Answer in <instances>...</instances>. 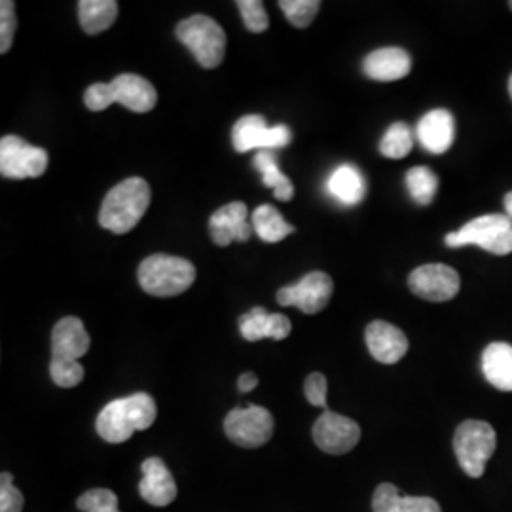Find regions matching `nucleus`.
<instances>
[{
    "label": "nucleus",
    "instance_id": "nucleus-37",
    "mask_svg": "<svg viewBox=\"0 0 512 512\" xmlns=\"http://www.w3.org/2000/svg\"><path fill=\"white\" fill-rule=\"evenodd\" d=\"M256 385H258V378H256V374H253V372H245V374L239 376L238 389L241 393L253 391Z\"/></svg>",
    "mask_w": 512,
    "mask_h": 512
},
{
    "label": "nucleus",
    "instance_id": "nucleus-28",
    "mask_svg": "<svg viewBox=\"0 0 512 512\" xmlns=\"http://www.w3.org/2000/svg\"><path fill=\"white\" fill-rule=\"evenodd\" d=\"M412 147H414V135H412V129L408 128L404 122L389 126L380 141V152L389 160H403L404 156L410 154Z\"/></svg>",
    "mask_w": 512,
    "mask_h": 512
},
{
    "label": "nucleus",
    "instance_id": "nucleus-15",
    "mask_svg": "<svg viewBox=\"0 0 512 512\" xmlns=\"http://www.w3.org/2000/svg\"><path fill=\"white\" fill-rule=\"evenodd\" d=\"M143 480L139 484L141 497L154 507H167L177 499V482L160 458H148L141 465Z\"/></svg>",
    "mask_w": 512,
    "mask_h": 512
},
{
    "label": "nucleus",
    "instance_id": "nucleus-2",
    "mask_svg": "<svg viewBox=\"0 0 512 512\" xmlns=\"http://www.w3.org/2000/svg\"><path fill=\"white\" fill-rule=\"evenodd\" d=\"M150 198V184L141 177H129L114 186L103 200L99 224L112 234H128L145 217Z\"/></svg>",
    "mask_w": 512,
    "mask_h": 512
},
{
    "label": "nucleus",
    "instance_id": "nucleus-24",
    "mask_svg": "<svg viewBox=\"0 0 512 512\" xmlns=\"http://www.w3.org/2000/svg\"><path fill=\"white\" fill-rule=\"evenodd\" d=\"M78 18L80 27L88 35H99L110 29L118 18V2L116 0H82L78 2Z\"/></svg>",
    "mask_w": 512,
    "mask_h": 512
},
{
    "label": "nucleus",
    "instance_id": "nucleus-35",
    "mask_svg": "<svg viewBox=\"0 0 512 512\" xmlns=\"http://www.w3.org/2000/svg\"><path fill=\"white\" fill-rule=\"evenodd\" d=\"M327 378L321 374V372H311L310 376L306 378V384H304V393H306V399L308 403L313 406H319L323 410H329V404H327Z\"/></svg>",
    "mask_w": 512,
    "mask_h": 512
},
{
    "label": "nucleus",
    "instance_id": "nucleus-8",
    "mask_svg": "<svg viewBox=\"0 0 512 512\" xmlns=\"http://www.w3.org/2000/svg\"><path fill=\"white\" fill-rule=\"evenodd\" d=\"M48 169V152L16 135L0 141V173L6 179H38Z\"/></svg>",
    "mask_w": 512,
    "mask_h": 512
},
{
    "label": "nucleus",
    "instance_id": "nucleus-4",
    "mask_svg": "<svg viewBox=\"0 0 512 512\" xmlns=\"http://www.w3.org/2000/svg\"><path fill=\"white\" fill-rule=\"evenodd\" d=\"M497 448L495 429L480 420L463 421L454 435V452L461 471L471 478H480L486 471V463Z\"/></svg>",
    "mask_w": 512,
    "mask_h": 512
},
{
    "label": "nucleus",
    "instance_id": "nucleus-30",
    "mask_svg": "<svg viewBox=\"0 0 512 512\" xmlns=\"http://www.w3.org/2000/svg\"><path fill=\"white\" fill-rule=\"evenodd\" d=\"M76 507L82 512H120L118 511V495L105 488H95L80 495Z\"/></svg>",
    "mask_w": 512,
    "mask_h": 512
},
{
    "label": "nucleus",
    "instance_id": "nucleus-3",
    "mask_svg": "<svg viewBox=\"0 0 512 512\" xmlns=\"http://www.w3.org/2000/svg\"><path fill=\"white\" fill-rule=\"evenodd\" d=\"M196 281V268L181 256L152 255L139 266V285L145 293L171 298L186 293Z\"/></svg>",
    "mask_w": 512,
    "mask_h": 512
},
{
    "label": "nucleus",
    "instance_id": "nucleus-27",
    "mask_svg": "<svg viewBox=\"0 0 512 512\" xmlns=\"http://www.w3.org/2000/svg\"><path fill=\"white\" fill-rule=\"evenodd\" d=\"M406 186L414 202L429 205L437 196L439 179L429 167H412L406 173Z\"/></svg>",
    "mask_w": 512,
    "mask_h": 512
},
{
    "label": "nucleus",
    "instance_id": "nucleus-25",
    "mask_svg": "<svg viewBox=\"0 0 512 512\" xmlns=\"http://www.w3.org/2000/svg\"><path fill=\"white\" fill-rule=\"evenodd\" d=\"M258 173L262 175V183L274 188V196L279 202H291L294 196V186L287 175L277 165V158L270 150H258L253 160Z\"/></svg>",
    "mask_w": 512,
    "mask_h": 512
},
{
    "label": "nucleus",
    "instance_id": "nucleus-40",
    "mask_svg": "<svg viewBox=\"0 0 512 512\" xmlns=\"http://www.w3.org/2000/svg\"><path fill=\"white\" fill-rule=\"evenodd\" d=\"M509 8L512 10V2H509Z\"/></svg>",
    "mask_w": 512,
    "mask_h": 512
},
{
    "label": "nucleus",
    "instance_id": "nucleus-7",
    "mask_svg": "<svg viewBox=\"0 0 512 512\" xmlns=\"http://www.w3.org/2000/svg\"><path fill=\"white\" fill-rule=\"evenodd\" d=\"M275 421L270 410L251 404L247 408H234L224 418L226 437L241 448L253 450L270 442Z\"/></svg>",
    "mask_w": 512,
    "mask_h": 512
},
{
    "label": "nucleus",
    "instance_id": "nucleus-11",
    "mask_svg": "<svg viewBox=\"0 0 512 512\" xmlns=\"http://www.w3.org/2000/svg\"><path fill=\"white\" fill-rule=\"evenodd\" d=\"M293 139V133L287 126H274L270 128L268 122L258 116L249 114L243 116L236 122L232 129V141L238 152H249V150H272V148H285Z\"/></svg>",
    "mask_w": 512,
    "mask_h": 512
},
{
    "label": "nucleus",
    "instance_id": "nucleus-34",
    "mask_svg": "<svg viewBox=\"0 0 512 512\" xmlns=\"http://www.w3.org/2000/svg\"><path fill=\"white\" fill-rule=\"evenodd\" d=\"M23 494L14 486V475L2 473L0 475V512L23 511Z\"/></svg>",
    "mask_w": 512,
    "mask_h": 512
},
{
    "label": "nucleus",
    "instance_id": "nucleus-32",
    "mask_svg": "<svg viewBox=\"0 0 512 512\" xmlns=\"http://www.w3.org/2000/svg\"><path fill=\"white\" fill-rule=\"evenodd\" d=\"M239 14L251 33H264L270 27V18L260 0H238Z\"/></svg>",
    "mask_w": 512,
    "mask_h": 512
},
{
    "label": "nucleus",
    "instance_id": "nucleus-26",
    "mask_svg": "<svg viewBox=\"0 0 512 512\" xmlns=\"http://www.w3.org/2000/svg\"><path fill=\"white\" fill-rule=\"evenodd\" d=\"M251 222H253L256 236L266 243L283 241L294 232V226L281 217V213L275 209L274 205H268V203L256 207Z\"/></svg>",
    "mask_w": 512,
    "mask_h": 512
},
{
    "label": "nucleus",
    "instance_id": "nucleus-21",
    "mask_svg": "<svg viewBox=\"0 0 512 512\" xmlns=\"http://www.w3.org/2000/svg\"><path fill=\"white\" fill-rule=\"evenodd\" d=\"M374 512H442L433 497H410L403 495L397 486L384 482L376 488L372 497Z\"/></svg>",
    "mask_w": 512,
    "mask_h": 512
},
{
    "label": "nucleus",
    "instance_id": "nucleus-33",
    "mask_svg": "<svg viewBox=\"0 0 512 512\" xmlns=\"http://www.w3.org/2000/svg\"><path fill=\"white\" fill-rule=\"evenodd\" d=\"M16 27H18L16 4L12 0H2L0 2V54H6L12 48Z\"/></svg>",
    "mask_w": 512,
    "mask_h": 512
},
{
    "label": "nucleus",
    "instance_id": "nucleus-14",
    "mask_svg": "<svg viewBox=\"0 0 512 512\" xmlns=\"http://www.w3.org/2000/svg\"><path fill=\"white\" fill-rule=\"evenodd\" d=\"M366 346L370 355L384 365H395L408 351V338L403 330L391 323L374 321L366 327Z\"/></svg>",
    "mask_w": 512,
    "mask_h": 512
},
{
    "label": "nucleus",
    "instance_id": "nucleus-6",
    "mask_svg": "<svg viewBox=\"0 0 512 512\" xmlns=\"http://www.w3.org/2000/svg\"><path fill=\"white\" fill-rule=\"evenodd\" d=\"M177 38L203 69H217L226 54V33L215 19L196 14L177 25Z\"/></svg>",
    "mask_w": 512,
    "mask_h": 512
},
{
    "label": "nucleus",
    "instance_id": "nucleus-1",
    "mask_svg": "<svg viewBox=\"0 0 512 512\" xmlns=\"http://www.w3.org/2000/svg\"><path fill=\"white\" fill-rule=\"evenodd\" d=\"M158 416V408L148 393H135L107 404L95 421L97 433L110 444H122L137 431L148 429Z\"/></svg>",
    "mask_w": 512,
    "mask_h": 512
},
{
    "label": "nucleus",
    "instance_id": "nucleus-18",
    "mask_svg": "<svg viewBox=\"0 0 512 512\" xmlns=\"http://www.w3.org/2000/svg\"><path fill=\"white\" fill-rule=\"evenodd\" d=\"M293 330L291 319L283 313H268L264 308H253L239 317V332L247 342L264 338L285 340Z\"/></svg>",
    "mask_w": 512,
    "mask_h": 512
},
{
    "label": "nucleus",
    "instance_id": "nucleus-19",
    "mask_svg": "<svg viewBox=\"0 0 512 512\" xmlns=\"http://www.w3.org/2000/svg\"><path fill=\"white\" fill-rule=\"evenodd\" d=\"M456 124L450 110L437 109L427 112L418 124L421 147L431 154H444L454 143Z\"/></svg>",
    "mask_w": 512,
    "mask_h": 512
},
{
    "label": "nucleus",
    "instance_id": "nucleus-12",
    "mask_svg": "<svg viewBox=\"0 0 512 512\" xmlns=\"http://www.w3.org/2000/svg\"><path fill=\"white\" fill-rule=\"evenodd\" d=\"M410 291L429 302H448L459 293V274L446 264H425L408 277Z\"/></svg>",
    "mask_w": 512,
    "mask_h": 512
},
{
    "label": "nucleus",
    "instance_id": "nucleus-39",
    "mask_svg": "<svg viewBox=\"0 0 512 512\" xmlns=\"http://www.w3.org/2000/svg\"><path fill=\"white\" fill-rule=\"evenodd\" d=\"M509 93H511V99H512V74H511V78H509Z\"/></svg>",
    "mask_w": 512,
    "mask_h": 512
},
{
    "label": "nucleus",
    "instance_id": "nucleus-17",
    "mask_svg": "<svg viewBox=\"0 0 512 512\" xmlns=\"http://www.w3.org/2000/svg\"><path fill=\"white\" fill-rule=\"evenodd\" d=\"M90 334L78 317H63L52 332V359L78 361L90 349Z\"/></svg>",
    "mask_w": 512,
    "mask_h": 512
},
{
    "label": "nucleus",
    "instance_id": "nucleus-9",
    "mask_svg": "<svg viewBox=\"0 0 512 512\" xmlns=\"http://www.w3.org/2000/svg\"><path fill=\"white\" fill-rule=\"evenodd\" d=\"M334 291L332 277L325 272H311L298 283L277 291L279 306H294L306 315H315L329 306Z\"/></svg>",
    "mask_w": 512,
    "mask_h": 512
},
{
    "label": "nucleus",
    "instance_id": "nucleus-20",
    "mask_svg": "<svg viewBox=\"0 0 512 512\" xmlns=\"http://www.w3.org/2000/svg\"><path fill=\"white\" fill-rule=\"evenodd\" d=\"M412 59L403 48H382L368 54L363 61V71L376 82H395L410 74Z\"/></svg>",
    "mask_w": 512,
    "mask_h": 512
},
{
    "label": "nucleus",
    "instance_id": "nucleus-23",
    "mask_svg": "<svg viewBox=\"0 0 512 512\" xmlns=\"http://www.w3.org/2000/svg\"><path fill=\"white\" fill-rule=\"evenodd\" d=\"M484 378L499 391H512V346L494 342L482 353Z\"/></svg>",
    "mask_w": 512,
    "mask_h": 512
},
{
    "label": "nucleus",
    "instance_id": "nucleus-13",
    "mask_svg": "<svg viewBox=\"0 0 512 512\" xmlns=\"http://www.w3.org/2000/svg\"><path fill=\"white\" fill-rule=\"evenodd\" d=\"M209 232L213 241L220 247H226L232 241H247L255 232L253 222H249L247 205L243 202H234L217 209L209 219Z\"/></svg>",
    "mask_w": 512,
    "mask_h": 512
},
{
    "label": "nucleus",
    "instance_id": "nucleus-5",
    "mask_svg": "<svg viewBox=\"0 0 512 512\" xmlns=\"http://www.w3.org/2000/svg\"><path fill=\"white\" fill-rule=\"evenodd\" d=\"M444 241L452 249L476 245L492 255H511L512 220L505 215H484L467 222L458 232L448 234Z\"/></svg>",
    "mask_w": 512,
    "mask_h": 512
},
{
    "label": "nucleus",
    "instance_id": "nucleus-38",
    "mask_svg": "<svg viewBox=\"0 0 512 512\" xmlns=\"http://www.w3.org/2000/svg\"><path fill=\"white\" fill-rule=\"evenodd\" d=\"M505 209H507V217L512 219V192L505 196Z\"/></svg>",
    "mask_w": 512,
    "mask_h": 512
},
{
    "label": "nucleus",
    "instance_id": "nucleus-16",
    "mask_svg": "<svg viewBox=\"0 0 512 512\" xmlns=\"http://www.w3.org/2000/svg\"><path fill=\"white\" fill-rule=\"evenodd\" d=\"M109 84L114 103L124 105L131 112L143 114L154 109L158 103V93L154 86L139 74H120Z\"/></svg>",
    "mask_w": 512,
    "mask_h": 512
},
{
    "label": "nucleus",
    "instance_id": "nucleus-31",
    "mask_svg": "<svg viewBox=\"0 0 512 512\" xmlns=\"http://www.w3.org/2000/svg\"><path fill=\"white\" fill-rule=\"evenodd\" d=\"M50 376H52V380H54L57 387L71 389V387L82 384V380L86 376V370L78 361H55V359H52Z\"/></svg>",
    "mask_w": 512,
    "mask_h": 512
},
{
    "label": "nucleus",
    "instance_id": "nucleus-29",
    "mask_svg": "<svg viewBox=\"0 0 512 512\" xmlns=\"http://www.w3.org/2000/svg\"><path fill=\"white\" fill-rule=\"evenodd\" d=\"M279 8L296 29L310 27L311 21L317 16L321 2L319 0H281Z\"/></svg>",
    "mask_w": 512,
    "mask_h": 512
},
{
    "label": "nucleus",
    "instance_id": "nucleus-10",
    "mask_svg": "<svg viewBox=\"0 0 512 512\" xmlns=\"http://www.w3.org/2000/svg\"><path fill=\"white\" fill-rule=\"evenodd\" d=\"M313 440L325 454L342 456L359 444L361 427L348 416L325 410L313 425Z\"/></svg>",
    "mask_w": 512,
    "mask_h": 512
},
{
    "label": "nucleus",
    "instance_id": "nucleus-36",
    "mask_svg": "<svg viewBox=\"0 0 512 512\" xmlns=\"http://www.w3.org/2000/svg\"><path fill=\"white\" fill-rule=\"evenodd\" d=\"M84 103L93 112L109 109L110 105H114L110 84H92L84 93Z\"/></svg>",
    "mask_w": 512,
    "mask_h": 512
},
{
    "label": "nucleus",
    "instance_id": "nucleus-22",
    "mask_svg": "<svg viewBox=\"0 0 512 512\" xmlns=\"http://www.w3.org/2000/svg\"><path fill=\"white\" fill-rule=\"evenodd\" d=\"M327 190L336 202L344 203V205H357L365 198V177L355 165H338L330 173Z\"/></svg>",
    "mask_w": 512,
    "mask_h": 512
}]
</instances>
